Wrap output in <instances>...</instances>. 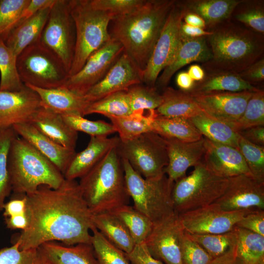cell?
Listing matches in <instances>:
<instances>
[{"label":"cell","instance_id":"obj_32","mask_svg":"<svg viewBox=\"0 0 264 264\" xmlns=\"http://www.w3.org/2000/svg\"><path fill=\"white\" fill-rule=\"evenodd\" d=\"M94 227L110 242L126 254L135 245L129 230L123 222L111 212L93 215Z\"/></svg>","mask_w":264,"mask_h":264},{"label":"cell","instance_id":"obj_59","mask_svg":"<svg viewBox=\"0 0 264 264\" xmlns=\"http://www.w3.org/2000/svg\"><path fill=\"white\" fill-rule=\"evenodd\" d=\"M7 228L11 230L21 229L23 231L27 227L28 219L25 213L21 215L5 218Z\"/></svg>","mask_w":264,"mask_h":264},{"label":"cell","instance_id":"obj_1","mask_svg":"<svg viewBox=\"0 0 264 264\" xmlns=\"http://www.w3.org/2000/svg\"><path fill=\"white\" fill-rule=\"evenodd\" d=\"M25 197L28 225L15 241L20 250L37 248L51 241L66 245L91 243L93 214L76 180L65 178L55 189L41 186Z\"/></svg>","mask_w":264,"mask_h":264},{"label":"cell","instance_id":"obj_40","mask_svg":"<svg viewBox=\"0 0 264 264\" xmlns=\"http://www.w3.org/2000/svg\"><path fill=\"white\" fill-rule=\"evenodd\" d=\"M232 18L246 28L264 35V0H241L234 8Z\"/></svg>","mask_w":264,"mask_h":264},{"label":"cell","instance_id":"obj_33","mask_svg":"<svg viewBox=\"0 0 264 264\" xmlns=\"http://www.w3.org/2000/svg\"><path fill=\"white\" fill-rule=\"evenodd\" d=\"M152 132L164 138L186 142L198 141L203 137L189 119L166 117L158 114L153 122Z\"/></svg>","mask_w":264,"mask_h":264},{"label":"cell","instance_id":"obj_9","mask_svg":"<svg viewBox=\"0 0 264 264\" xmlns=\"http://www.w3.org/2000/svg\"><path fill=\"white\" fill-rule=\"evenodd\" d=\"M17 65L24 85L41 88L62 87L69 77L62 61L39 41L25 48L17 56Z\"/></svg>","mask_w":264,"mask_h":264},{"label":"cell","instance_id":"obj_41","mask_svg":"<svg viewBox=\"0 0 264 264\" xmlns=\"http://www.w3.org/2000/svg\"><path fill=\"white\" fill-rule=\"evenodd\" d=\"M184 232L213 259L223 255L236 246L237 235L234 228L229 232L217 234H193Z\"/></svg>","mask_w":264,"mask_h":264},{"label":"cell","instance_id":"obj_14","mask_svg":"<svg viewBox=\"0 0 264 264\" xmlns=\"http://www.w3.org/2000/svg\"><path fill=\"white\" fill-rule=\"evenodd\" d=\"M253 211L255 210L225 211L214 202L178 214V216L186 233L217 234L232 231L244 216Z\"/></svg>","mask_w":264,"mask_h":264},{"label":"cell","instance_id":"obj_25","mask_svg":"<svg viewBox=\"0 0 264 264\" xmlns=\"http://www.w3.org/2000/svg\"><path fill=\"white\" fill-rule=\"evenodd\" d=\"M38 249L43 264H97L91 243L66 245L51 241Z\"/></svg>","mask_w":264,"mask_h":264},{"label":"cell","instance_id":"obj_10","mask_svg":"<svg viewBox=\"0 0 264 264\" xmlns=\"http://www.w3.org/2000/svg\"><path fill=\"white\" fill-rule=\"evenodd\" d=\"M116 150L121 158L128 161L143 177L154 178L165 174L168 163L167 144L157 133L151 131L130 140H120Z\"/></svg>","mask_w":264,"mask_h":264},{"label":"cell","instance_id":"obj_6","mask_svg":"<svg viewBox=\"0 0 264 264\" xmlns=\"http://www.w3.org/2000/svg\"><path fill=\"white\" fill-rule=\"evenodd\" d=\"M69 6L76 32L69 77L79 71L89 57L111 38L109 26L114 17L94 8L89 0H69Z\"/></svg>","mask_w":264,"mask_h":264},{"label":"cell","instance_id":"obj_55","mask_svg":"<svg viewBox=\"0 0 264 264\" xmlns=\"http://www.w3.org/2000/svg\"><path fill=\"white\" fill-rule=\"evenodd\" d=\"M26 199L25 195L13 198L5 203L3 208L4 218L19 215L25 213Z\"/></svg>","mask_w":264,"mask_h":264},{"label":"cell","instance_id":"obj_17","mask_svg":"<svg viewBox=\"0 0 264 264\" xmlns=\"http://www.w3.org/2000/svg\"><path fill=\"white\" fill-rule=\"evenodd\" d=\"M142 83V71L125 52L104 78L84 95L90 103L112 93L127 91L131 86Z\"/></svg>","mask_w":264,"mask_h":264},{"label":"cell","instance_id":"obj_7","mask_svg":"<svg viewBox=\"0 0 264 264\" xmlns=\"http://www.w3.org/2000/svg\"><path fill=\"white\" fill-rule=\"evenodd\" d=\"M127 191L133 207L153 223L157 224L175 214L171 192L174 182L166 174L154 178H145L122 159Z\"/></svg>","mask_w":264,"mask_h":264},{"label":"cell","instance_id":"obj_31","mask_svg":"<svg viewBox=\"0 0 264 264\" xmlns=\"http://www.w3.org/2000/svg\"><path fill=\"white\" fill-rule=\"evenodd\" d=\"M161 95L162 102L155 110L159 115L190 119L203 112L193 97L185 91L167 87Z\"/></svg>","mask_w":264,"mask_h":264},{"label":"cell","instance_id":"obj_35","mask_svg":"<svg viewBox=\"0 0 264 264\" xmlns=\"http://www.w3.org/2000/svg\"><path fill=\"white\" fill-rule=\"evenodd\" d=\"M189 119L206 138L238 148L240 135L230 126L210 117L204 112Z\"/></svg>","mask_w":264,"mask_h":264},{"label":"cell","instance_id":"obj_43","mask_svg":"<svg viewBox=\"0 0 264 264\" xmlns=\"http://www.w3.org/2000/svg\"><path fill=\"white\" fill-rule=\"evenodd\" d=\"M141 84L133 85L127 90L132 112L155 110L162 102V95L156 87Z\"/></svg>","mask_w":264,"mask_h":264},{"label":"cell","instance_id":"obj_42","mask_svg":"<svg viewBox=\"0 0 264 264\" xmlns=\"http://www.w3.org/2000/svg\"><path fill=\"white\" fill-rule=\"evenodd\" d=\"M91 242L97 264H132L124 252L117 248L94 226Z\"/></svg>","mask_w":264,"mask_h":264},{"label":"cell","instance_id":"obj_57","mask_svg":"<svg viewBox=\"0 0 264 264\" xmlns=\"http://www.w3.org/2000/svg\"><path fill=\"white\" fill-rule=\"evenodd\" d=\"M238 133L249 142L264 146V126L248 128L239 131Z\"/></svg>","mask_w":264,"mask_h":264},{"label":"cell","instance_id":"obj_3","mask_svg":"<svg viewBox=\"0 0 264 264\" xmlns=\"http://www.w3.org/2000/svg\"><path fill=\"white\" fill-rule=\"evenodd\" d=\"M206 37L212 57L202 64L206 72L240 73L264 57V36L242 24L227 21Z\"/></svg>","mask_w":264,"mask_h":264},{"label":"cell","instance_id":"obj_34","mask_svg":"<svg viewBox=\"0 0 264 264\" xmlns=\"http://www.w3.org/2000/svg\"><path fill=\"white\" fill-rule=\"evenodd\" d=\"M157 115L155 110L144 112H132L119 117H109L118 132L120 139L125 141L152 131V124Z\"/></svg>","mask_w":264,"mask_h":264},{"label":"cell","instance_id":"obj_23","mask_svg":"<svg viewBox=\"0 0 264 264\" xmlns=\"http://www.w3.org/2000/svg\"><path fill=\"white\" fill-rule=\"evenodd\" d=\"M212 57L206 37L191 38L180 35V43L176 54L158 76L155 85L164 89L175 73L181 67L194 62L204 64Z\"/></svg>","mask_w":264,"mask_h":264},{"label":"cell","instance_id":"obj_29","mask_svg":"<svg viewBox=\"0 0 264 264\" xmlns=\"http://www.w3.org/2000/svg\"><path fill=\"white\" fill-rule=\"evenodd\" d=\"M51 7L20 22L9 34L4 42L17 56L25 48L39 41Z\"/></svg>","mask_w":264,"mask_h":264},{"label":"cell","instance_id":"obj_45","mask_svg":"<svg viewBox=\"0 0 264 264\" xmlns=\"http://www.w3.org/2000/svg\"><path fill=\"white\" fill-rule=\"evenodd\" d=\"M259 126H264V91L262 89L253 92L243 113L232 128L238 132Z\"/></svg>","mask_w":264,"mask_h":264},{"label":"cell","instance_id":"obj_48","mask_svg":"<svg viewBox=\"0 0 264 264\" xmlns=\"http://www.w3.org/2000/svg\"><path fill=\"white\" fill-rule=\"evenodd\" d=\"M29 0H0V39L5 41L19 24L22 12Z\"/></svg>","mask_w":264,"mask_h":264},{"label":"cell","instance_id":"obj_19","mask_svg":"<svg viewBox=\"0 0 264 264\" xmlns=\"http://www.w3.org/2000/svg\"><path fill=\"white\" fill-rule=\"evenodd\" d=\"M41 107L39 96L26 85L19 91L0 90V129L30 122Z\"/></svg>","mask_w":264,"mask_h":264},{"label":"cell","instance_id":"obj_53","mask_svg":"<svg viewBox=\"0 0 264 264\" xmlns=\"http://www.w3.org/2000/svg\"><path fill=\"white\" fill-rule=\"evenodd\" d=\"M125 254L132 264H163L151 255L145 242L135 244L131 252Z\"/></svg>","mask_w":264,"mask_h":264},{"label":"cell","instance_id":"obj_52","mask_svg":"<svg viewBox=\"0 0 264 264\" xmlns=\"http://www.w3.org/2000/svg\"><path fill=\"white\" fill-rule=\"evenodd\" d=\"M235 226L264 236V210H257L248 213L237 223Z\"/></svg>","mask_w":264,"mask_h":264},{"label":"cell","instance_id":"obj_4","mask_svg":"<svg viewBox=\"0 0 264 264\" xmlns=\"http://www.w3.org/2000/svg\"><path fill=\"white\" fill-rule=\"evenodd\" d=\"M93 215L111 212L130 199L121 157L112 149L78 182Z\"/></svg>","mask_w":264,"mask_h":264},{"label":"cell","instance_id":"obj_22","mask_svg":"<svg viewBox=\"0 0 264 264\" xmlns=\"http://www.w3.org/2000/svg\"><path fill=\"white\" fill-rule=\"evenodd\" d=\"M12 128L18 135L26 140L49 160L64 175L76 152L65 147L39 131L30 122L16 124Z\"/></svg>","mask_w":264,"mask_h":264},{"label":"cell","instance_id":"obj_20","mask_svg":"<svg viewBox=\"0 0 264 264\" xmlns=\"http://www.w3.org/2000/svg\"><path fill=\"white\" fill-rule=\"evenodd\" d=\"M204 138L205 152L202 161L209 169L226 178L240 175L253 176L237 148Z\"/></svg>","mask_w":264,"mask_h":264},{"label":"cell","instance_id":"obj_36","mask_svg":"<svg viewBox=\"0 0 264 264\" xmlns=\"http://www.w3.org/2000/svg\"><path fill=\"white\" fill-rule=\"evenodd\" d=\"M236 253L245 264H264V236L235 226Z\"/></svg>","mask_w":264,"mask_h":264},{"label":"cell","instance_id":"obj_61","mask_svg":"<svg viewBox=\"0 0 264 264\" xmlns=\"http://www.w3.org/2000/svg\"><path fill=\"white\" fill-rule=\"evenodd\" d=\"M195 82L192 80L187 72L181 71L176 77V83L180 90L188 91L193 87Z\"/></svg>","mask_w":264,"mask_h":264},{"label":"cell","instance_id":"obj_54","mask_svg":"<svg viewBox=\"0 0 264 264\" xmlns=\"http://www.w3.org/2000/svg\"><path fill=\"white\" fill-rule=\"evenodd\" d=\"M245 81L254 86L264 80V57L262 58L247 68L239 73Z\"/></svg>","mask_w":264,"mask_h":264},{"label":"cell","instance_id":"obj_49","mask_svg":"<svg viewBox=\"0 0 264 264\" xmlns=\"http://www.w3.org/2000/svg\"><path fill=\"white\" fill-rule=\"evenodd\" d=\"M0 264H43L38 248L20 250L15 242L10 247L0 249Z\"/></svg>","mask_w":264,"mask_h":264},{"label":"cell","instance_id":"obj_56","mask_svg":"<svg viewBox=\"0 0 264 264\" xmlns=\"http://www.w3.org/2000/svg\"><path fill=\"white\" fill-rule=\"evenodd\" d=\"M55 1V0H29L22 12L19 23L33 16L41 10L51 7Z\"/></svg>","mask_w":264,"mask_h":264},{"label":"cell","instance_id":"obj_47","mask_svg":"<svg viewBox=\"0 0 264 264\" xmlns=\"http://www.w3.org/2000/svg\"><path fill=\"white\" fill-rule=\"evenodd\" d=\"M237 149L253 177L259 182L264 183V146L253 144L240 135Z\"/></svg>","mask_w":264,"mask_h":264},{"label":"cell","instance_id":"obj_24","mask_svg":"<svg viewBox=\"0 0 264 264\" xmlns=\"http://www.w3.org/2000/svg\"><path fill=\"white\" fill-rule=\"evenodd\" d=\"M118 136H90L86 148L76 153L64 176L67 180L80 178L96 165L112 149L117 147Z\"/></svg>","mask_w":264,"mask_h":264},{"label":"cell","instance_id":"obj_62","mask_svg":"<svg viewBox=\"0 0 264 264\" xmlns=\"http://www.w3.org/2000/svg\"><path fill=\"white\" fill-rule=\"evenodd\" d=\"M183 22L191 26L206 29L204 21L198 15L193 13H185Z\"/></svg>","mask_w":264,"mask_h":264},{"label":"cell","instance_id":"obj_58","mask_svg":"<svg viewBox=\"0 0 264 264\" xmlns=\"http://www.w3.org/2000/svg\"><path fill=\"white\" fill-rule=\"evenodd\" d=\"M180 33L182 36L191 38H197L206 37L209 36L212 34V31L202 28L191 26L182 22L180 26Z\"/></svg>","mask_w":264,"mask_h":264},{"label":"cell","instance_id":"obj_51","mask_svg":"<svg viewBox=\"0 0 264 264\" xmlns=\"http://www.w3.org/2000/svg\"><path fill=\"white\" fill-rule=\"evenodd\" d=\"M144 1V0H89L94 8L110 13L114 19L132 12Z\"/></svg>","mask_w":264,"mask_h":264},{"label":"cell","instance_id":"obj_15","mask_svg":"<svg viewBox=\"0 0 264 264\" xmlns=\"http://www.w3.org/2000/svg\"><path fill=\"white\" fill-rule=\"evenodd\" d=\"M184 232L175 213L154 224L145 243L154 258L165 264H182L180 243Z\"/></svg>","mask_w":264,"mask_h":264},{"label":"cell","instance_id":"obj_13","mask_svg":"<svg viewBox=\"0 0 264 264\" xmlns=\"http://www.w3.org/2000/svg\"><path fill=\"white\" fill-rule=\"evenodd\" d=\"M124 52L121 44L111 37L89 57L79 71L67 78L63 87L84 96L104 78Z\"/></svg>","mask_w":264,"mask_h":264},{"label":"cell","instance_id":"obj_50","mask_svg":"<svg viewBox=\"0 0 264 264\" xmlns=\"http://www.w3.org/2000/svg\"><path fill=\"white\" fill-rule=\"evenodd\" d=\"M180 250L182 264H209L213 259L184 232L181 239Z\"/></svg>","mask_w":264,"mask_h":264},{"label":"cell","instance_id":"obj_27","mask_svg":"<svg viewBox=\"0 0 264 264\" xmlns=\"http://www.w3.org/2000/svg\"><path fill=\"white\" fill-rule=\"evenodd\" d=\"M30 123L57 143L75 150L78 132L65 122L61 115L42 107L33 115Z\"/></svg>","mask_w":264,"mask_h":264},{"label":"cell","instance_id":"obj_8","mask_svg":"<svg viewBox=\"0 0 264 264\" xmlns=\"http://www.w3.org/2000/svg\"><path fill=\"white\" fill-rule=\"evenodd\" d=\"M188 176L174 182L171 200L177 215L214 203L224 193L228 178L209 169L202 161Z\"/></svg>","mask_w":264,"mask_h":264},{"label":"cell","instance_id":"obj_18","mask_svg":"<svg viewBox=\"0 0 264 264\" xmlns=\"http://www.w3.org/2000/svg\"><path fill=\"white\" fill-rule=\"evenodd\" d=\"M253 92H218L191 96L205 114L232 128L243 113Z\"/></svg>","mask_w":264,"mask_h":264},{"label":"cell","instance_id":"obj_63","mask_svg":"<svg viewBox=\"0 0 264 264\" xmlns=\"http://www.w3.org/2000/svg\"><path fill=\"white\" fill-rule=\"evenodd\" d=\"M187 73L195 82L201 81L205 75L204 69L197 64H194L190 66L188 68Z\"/></svg>","mask_w":264,"mask_h":264},{"label":"cell","instance_id":"obj_39","mask_svg":"<svg viewBox=\"0 0 264 264\" xmlns=\"http://www.w3.org/2000/svg\"><path fill=\"white\" fill-rule=\"evenodd\" d=\"M17 56L0 39V90L19 91L25 85L22 81L17 68Z\"/></svg>","mask_w":264,"mask_h":264},{"label":"cell","instance_id":"obj_28","mask_svg":"<svg viewBox=\"0 0 264 264\" xmlns=\"http://www.w3.org/2000/svg\"><path fill=\"white\" fill-rule=\"evenodd\" d=\"M25 85L37 93L42 107L60 115L76 112L84 116L85 110L89 103L84 96L64 87L44 89L30 85Z\"/></svg>","mask_w":264,"mask_h":264},{"label":"cell","instance_id":"obj_44","mask_svg":"<svg viewBox=\"0 0 264 264\" xmlns=\"http://www.w3.org/2000/svg\"><path fill=\"white\" fill-rule=\"evenodd\" d=\"M18 136L12 127L0 129V212L12 191L8 169V153L13 139Z\"/></svg>","mask_w":264,"mask_h":264},{"label":"cell","instance_id":"obj_26","mask_svg":"<svg viewBox=\"0 0 264 264\" xmlns=\"http://www.w3.org/2000/svg\"><path fill=\"white\" fill-rule=\"evenodd\" d=\"M241 0H183L176 4L185 13L199 16L205 22L206 30H211L231 20L232 12Z\"/></svg>","mask_w":264,"mask_h":264},{"label":"cell","instance_id":"obj_16","mask_svg":"<svg viewBox=\"0 0 264 264\" xmlns=\"http://www.w3.org/2000/svg\"><path fill=\"white\" fill-rule=\"evenodd\" d=\"M215 202L228 211L264 210V183L246 175L229 177L226 190Z\"/></svg>","mask_w":264,"mask_h":264},{"label":"cell","instance_id":"obj_38","mask_svg":"<svg viewBox=\"0 0 264 264\" xmlns=\"http://www.w3.org/2000/svg\"><path fill=\"white\" fill-rule=\"evenodd\" d=\"M132 113L127 91L115 92L97 101L90 102L86 108L84 116L98 113L108 118L119 117Z\"/></svg>","mask_w":264,"mask_h":264},{"label":"cell","instance_id":"obj_60","mask_svg":"<svg viewBox=\"0 0 264 264\" xmlns=\"http://www.w3.org/2000/svg\"><path fill=\"white\" fill-rule=\"evenodd\" d=\"M209 264H245L237 255L236 247L223 255L213 259Z\"/></svg>","mask_w":264,"mask_h":264},{"label":"cell","instance_id":"obj_12","mask_svg":"<svg viewBox=\"0 0 264 264\" xmlns=\"http://www.w3.org/2000/svg\"><path fill=\"white\" fill-rule=\"evenodd\" d=\"M184 15L176 0L142 72V82L145 85L155 87L160 73L173 60L180 43V29Z\"/></svg>","mask_w":264,"mask_h":264},{"label":"cell","instance_id":"obj_5","mask_svg":"<svg viewBox=\"0 0 264 264\" xmlns=\"http://www.w3.org/2000/svg\"><path fill=\"white\" fill-rule=\"evenodd\" d=\"M7 169L12 191L18 195L33 193L41 186L57 189L65 180L53 163L18 136L11 143Z\"/></svg>","mask_w":264,"mask_h":264},{"label":"cell","instance_id":"obj_2","mask_svg":"<svg viewBox=\"0 0 264 264\" xmlns=\"http://www.w3.org/2000/svg\"><path fill=\"white\" fill-rule=\"evenodd\" d=\"M176 0H144L132 12L112 20L109 33L142 71Z\"/></svg>","mask_w":264,"mask_h":264},{"label":"cell","instance_id":"obj_11","mask_svg":"<svg viewBox=\"0 0 264 264\" xmlns=\"http://www.w3.org/2000/svg\"><path fill=\"white\" fill-rule=\"evenodd\" d=\"M75 40V27L69 0H55L39 42L62 61L68 74L73 59Z\"/></svg>","mask_w":264,"mask_h":264},{"label":"cell","instance_id":"obj_46","mask_svg":"<svg viewBox=\"0 0 264 264\" xmlns=\"http://www.w3.org/2000/svg\"><path fill=\"white\" fill-rule=\"evenodd\" d=\"M65 122L74 130L81 132L90 136H108L116 132L111 123L104 121H91L76 112H70L61 115Z\"/></svg>","mask_w":264,"mask_h":264},{"label":"cell","instance_id":"obj_21","mask_svg":"<svg viewBox=\"0 0 264 264\" xmlns=\"http://www.w3.org/2000/svg\"><path fill=\"white\" fill-rule=\"evenodd\" d=\"M164 139L168 156V163L164 173L169 180L175 182L185 176L189 167L195 166L202 161L205 152L204 138L203 136L200 140L193 142Z\"/></svg>","mask_w":264,"mask_h":264},{"label":"cell","instance_id":"obj_30","mask_svg":"<svg viewBox=\"0 0 264 264\" xmlns=\"http://www.w3.org/2000/svg\"><path fill=\"white\" fill-rule=\"evenodd\" d=\"M259 89L243 80L238 73L218 71L206 72L204 78L196 82L193 88L186 92L194 95L218 92H254Z\"/></svg>","mask_w":264,"mask_h":264},{"label":"cell","instance_id":"obj_37","mask_svg":"<svg viewBox=\"0 0 264 264\" xmlns=\"http://www.w3.org/2000/svg\"><path fill=\"white\" fill-rule=\"evenodd\" d=\"M111 212L125 224L135 244L145 242L154 226L148 217L128 204L120 206Z\"/></svg>","mask_w":264,"mask_h":264}]
</instances>
